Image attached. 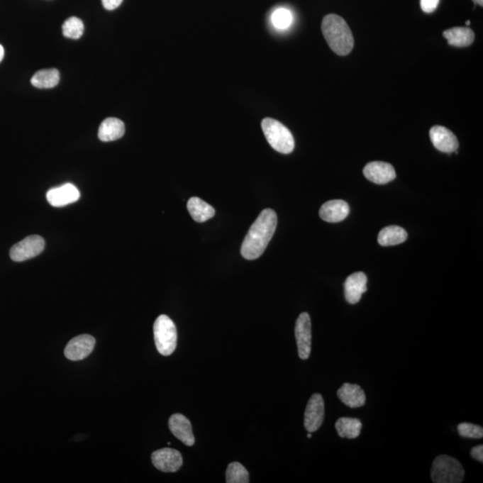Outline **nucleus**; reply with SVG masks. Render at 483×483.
Here are the masks:
<instances>
[{"label": "nucleus", "mask_w": 483, "mask_h": 483, "mask_svg": "<svg viewBox=\"0 0 483 483\" xmlns=\"http://www.w3.org/2000/svg\"><path fill=\"white\" fill-rule=\"evenodd\" d=\"M277 224V214L272 209H266L260 212L243 242L242 256L250 260L258 259L262 256L273 238Z\"/></svg>", "instance_id": "f257e3e1"}, {"label": "nucleus", "mask_w": 483, "mask_h": 483, "mask_svg": "<svg viewBox=\"0 0 483 483\" xmlns=\"http://www.w3.org/2000/svg\"><path fill=\"white\" fill-rule=\"evenodd\" d=\"M322 33L328 46L338 56H347L355 45L354 36L344 18L334 13L324 17L321 23Z\"/></svg>", "instance_id": "f03ea898"}, {"label": "nucleus", "mask_w": 483, "mask_h": 483, "mask_svg": "<svg viewBox=\"0 0 483 483\" xmlns=\"http://www.w3.org/2000/svg\"><path fill=\"white\" fill-rule=\"evenodd\" d=\"M262 128L270 145L277 152L289 154L294 149L292 133L277 120L267 118L262 120Z\"/></svg>", "instance_id": "7ed1b4c3"}, {"label": "nucleus", "mask_w": 483, "mask_h": 483, "mask_svg": "<svg viewBox=\"0 0 483 483\" xmlns=\"http://www.w3.org/2000/svg\"><path fill=\"white\" fill-rule=\"evenodd\" d=\"M465 469L457 459L450 455H438L431 467V479L435 483H460L464 481Z\"/></svg>", "instance_id": "20e7f679"}, {"label": "nucleus", "mask_w": 483, "mask_h": 483, "mask_svg": "<svg viewBox=\"0 0 483 483\" xmlns=\"http://www.w3.org/2000/svg\"><path fill=\"white\" fill-rule=\"evenodd\" d=\"M154 340L160 355L169 356L176 350L177 331L176 325L167 315H160L153 325Z\"/></svg>", "instance_id": "39448f33"}, {"label": "nucleus", "mask_w": 483, "mask_h": 483, "mask_svg": "<svg viewBox=\"0 0 483 483\" xmlns=\"http://www.w3.org/2000/svg\"><path fill=\"white\" fill-rule=\"evenodd\" d=\"M45 241L42 236L33 235L17 243L10 250V258L13 262H23L34 258L43 252Z\"/></svg>", "instance_id": "423d86ee"}, {"label": "nucleus", "mask_w": 483, "mask_h": 483, "mask_svg": "<svg viewBox=\"0 0 483 483\" xmlns=\"http://www.w3.org/2000/svg\"><path fill=\"white\" fill-rule=\"evenodd\" d=\"M294 334L298 348V355L301 360L309 358L311 351V322L310 315L303 313L298 317Z\"/></svg>", "instance_id": "0eeeda50"}, {"label": "nucleus", "mask_w": 483, "mask_h": 483, "mask_svg": "<svg viewBox=\"0 0 483 483\" xmlns=\"http://www.w3.org/2000/svg\"><path fill=\"white\" fill-rule=\"evenodd\" d=\"M325 405L321 394H313L307 404L304 413V427L308 433H315L323 423Z\"/></svg>", "instance_id": "6e6552de"}, {"label": "nucleus", "mask_w": 483, "mask_h": 483, "mask_svg": "<svg viewBox=\"0 0 483 483\" xmlns=\"http://www.w3.org/2000/svg\"><path fill=\"white\" fill-rule=\"evenodd\" d=\"M152 462L157 470L164 472H176L183 465V457L179 451L172 448H162L154 451Z\"/></svg>", "instance_id": "1a4fd4ad"}, {"label": "nucleus", "mask_w": 483, "mask_h": 483, "mask_svg": "<svg viewBox=\"0 0 483 483\" xmlns=\"http://www.w3.org/2000/svg\"><path fill=\"white\" fill-rule=\"evenodd\" d=\"M95 344V338L91 335H77L68 342L65 348V355L71 361H81L91 354Z\"/></svg>", "instance_id": "9d476101"}, {"label": "nucleus", "mask_w": 483, "mask_h": 483, "mask_svg": "<svg viewBox=\"0 0 483 483\" xmlns=\"http://www.w3.org/2000/svg\"><path fill=\"white\" fill-rule=\"evenodd\" d=\"M364 174L371 182L385 184L395 179L396 174L392 164L382 161H372L365 167Z\"/></svg>", "instance_id": "9b49d317"}, {"label": "nucleus", "mask_w": 483, "mask_h": 483, "mask_svg": "<svg viewBox=\"0 0 483 483\" xmlns=\"http://www.w3.org/2000/svg\"><path fill=\"white\" fill-rule=\"evenodd\" d=\"M46 197L51 206L64 207L77 201L80 198V191L74 184H65L48 191Z\"/></svg>", "instance_id": "f8f14e48"}, {"label": "nucleus", "mask_w": 483, "mask_h": 483, "mask_svg": "<svg viewBox=\"0 0 483 483\" xmlns=\"http://www.w3.org/2000/svg\"><path fill=\"white\" fill-rule=\"evenodd\" d=\"M431 143L440 152L452 153L457 152L459 143L457 136L444 126H435L430 131Z\"/></svg>", "instance_id": "ddd939ff"}, {"label": "nucleus", "mask_w": 483, "mask_h": 483, "mask_svg": "<svg viewBox=\"0 0 483 483\" xmlns=\"http://www.w3.org/2000/svg\"><path fill=\"white\" fill-rule=\"evenodd\" d=\"M169 426L171 433L188 447L194 446L195 438L190 421L183 414L174 413L170 417Z\"/></svg>", "instance_id": "4468645a"}, {"label": "nucleus", "mask_w": 483, "mask_h": 483, "mask_svg": "<svg viewBox=\"0 0 483 483\" xmlns=\"http://www.w3.org/2000/svg\"><path fill=\"white\" fill-rule=\"evenodd\" d=\"M367 277L364 272H355L345 282V297L349 304H355L361 300L362 294L367 291Z\"/></svg>", "instance_id": "2eb2a0df"}, {"label": "nucleus", "mask_w": 483, "mask_h": 483, "mask_svg": "<svg viewBox=\"0 0 483 483\" xmlns=\"http://www.w3.org/2000/svg\"><path fill=\"white\" fill-rule=\"evenodd\" d=\"M350 211L347 201L342 200H333L327 201L322 205L320 210V217L322 221L337 223L344 221Z\"/></svg>", "instance_id": "dca6fc26"}, {"label": "nucleus", "mask_w": 483, "mask_h": 483, "mask_svg": "<svg viewBox=\"0 0 483 483\" xmlns=\"http://www.w3.org/2000/svg\"><path fill=\"white\" fill-rule=\"evenodd\" d=\"M338 396L344 405L351 409H358L365 405L366 396L364 390L359 385L345 383L338 390Z\"/></svg>", "instance_id": "f3484780"}, {"label": "nucleus", "mask_w": 483, "mask_h": 483, "mask_svg": "<svg viewBox=\"0 0 483 483\" xmlns=\"http://www.w3.org/2000/svg\"><path fill=\"white\" fill-rule=\"evenodd\" d=\"M125 124L116 118H106L99 128V138L102 142H112L125 135Z\"/></svg>", "instance_id": "a211bd4d"}, {"label": "nucleus", "mask_w": 483, "mask_h": 483, "mask_svg": "<svg viewBox=\"0 0 483 483\" xmlns=\"http://www.w3.org/2000/svg\"><path fill=\"white\" fill-rule=\"evenodd\" d=\"M443 36L450 45L460 48L470 46L475 38L474 30L467 27H455L445 30Z\"/></svg>", "instance_id": "6ab92c4d"}, {"label": "nucleus", "mask_w": 483, "mask_h": 483, "mask_svg": "<svg viewBox=\"0 0 483 483\" xmlns=\"http://www.w3.org/2000/svg\"><path fill=\"white\" fill-rule=\"evenodd\" d=\"M187 210L194 221L203 223L215 216V210L210 204L198 197H191L187 203Z\"/></svg>", "instance_id": "aec40b11"}, {"label": "nucleus", "mask_w": 483, "mask_h": 483, "mask_svg": "<svg viewBox=\"0 0 483 483\" xmlns=\"http://www.w3.org/2000/svg\"><path fill=\"white\" fill-rule=\"evenodd\" d=\"M405 229L397 226H389L382 229L378 236V242L382 246H392L402 244L407 239Z\"/></svg>", "instance_id": "412c9836"}, {"label": "nucleus", "mask_w": 483, "mask_h": 483, "mask_svg": "<svg viewBox=\"0 0 483 483\" xmlns=\"http://www.w3.org/2000/svg\"><path fill=\"white\" fill-rule=\"evenodd\" d=\"M335 427L339 437L355 438L361 433L362 424L356 418L342 417L337 421Z\"/></svg>", "instance_id": "4be33fe9"}, {"label": "nucleus", "mask_w": 483, "mask_h": 483, "mask_svg": "<svg viewBox=\"0 0 483 483\" xmlns=\"http://www.w3.org/2000/svg\"><path fill=\"white\" fill-rule=\"evenodd\" d=\"M60 72L55 68L52 70H43L38 71L33 75L30 83L34 87L40 89H50L57 87L60 83Z\"/></svg>", "instance_id": "5701e85b"}, {"label": "nucleus", "mask_w": 483, "mask_h": 483, "mask_svg": "<svg viewBox=\"0 0 483 483\" xmlns=\"http://www.w3.org/2000/svg\"><path fill=\"white\" fill-rule=\"evenodd\" d=\"M249 479V472L244 465L238 462H233L228 465L227 472H226V482L228 483H248Z\"/></svg>", "instance_id": "b1692460"}, {"label": "nucleus", "mask_w": 483, "mask_h": 483, "mask_svg": "<svg viewBox=\"0 0 483 483\" xmlns=\"http://www.w3.org/2000/svg\"><path fill=\"white\" fill-rule=\"evenodd\" d=\"M62 30L65 37L77 40L84 34V23L78 17H70L63 23Z\"/></svg>", "instance_id": "393cba45"}, {"label": "nucleus", "mask_w": 483, "mask_h": 483, "mask_svg": "<svg viewBox=\"0 0 483 483\" xmlns=\"http://www.w3.org/2000/svg\"><path fill=\"white\" fill-rule=\"evenodd\" d=\"M272 22L277 29L285 30L292 25V13L287 9H279L273 12Z\"/></svg>", "instance_id": "a878e982"}, {"label": "nucleus", "mask_w": 483, "mask_h": 483, "mask_svg": "<svg viewBox=\"0 0 483 483\" xmlns=\"http://www.w3.org/2000/svg\"><path fill=\"white\" fill-rule=\"evenodd\" d=\"M457 431L459 435L462 438H482L483 437L482 427L476 426V424L462 423L458 424Z\"/></svg>", "instance_id": "bb28decb"}, {"label": "nucleus", "mask_w": 483, "mask_h": 483, "mask_svg": "<svg viewBox=\"0 0 483 483\" xmlns=\"http://www.w3.org/2000/svg\"><path fill=\"white\" fill-rule=\"evenodd\" d=\"M440 0H421V9L423 12L430 13L437 9Z\"/></svg>", "instance_id": "cd10ccee"}, {"label": "nucleus", "mask_w": 483, "mask_h": 483, "mask_svg": "<svg viewBox=\"0 0 483 483\" xmlns=\"http://www.w3.org/2000/svg\"><path fill=\"white\" fill-rule=\"evenodd\" d=\"M472 457L475 459L476 461L479 462H483V446L479 445V446H476L472 448L471 450Z\"/></svg>", "instance_id": "c85d7f7f"}, {"label": "nucleus", "mask_w": 483, "mask_h": 483, "mask_svg": "<svg viewBox=\"0 0 483 483\" xmlns=\"http://www.w3.org/2000/svg\"><path fill=\"white\" fill-rule=\"evenodd\" d=\"M102 5L107 10H114L122 4L123 0H101Z\"/></svg>", "instance_id": "c756f323"}, {"label": "nucleus", "mask_w": 483, "mask_h": 483, "mask_svg": "<svg viewBox=\"0 0 483 483\" xmlns=\"http://www.w3.org/2000/svg\"><path fill=\"white\" fill-rule=\"evenodd\" d=\"M5 50L2 45H0V62H1L3 58H4Z\"/></svg>", "instance_id": "7c9ffc66"}, {"label": "nucleus", "mask_w": 483, "mask_h": 483, "mask_svg": "<svg viewBox=\"0 0 483 483\" xmlns=\"http://www.w3.org/2000/svg\"><path fill=\"white\" fill-rule=\"evenodd\" d=\"M472 1H474L475 4H477L481 6H483V0H472Z\"/></svg>", "instance_id": "2f4dec72"}, {"label": "nucleus", "mask_w": 483, "mask_h": 483, "mask_svg": "<svg viewBox=\"0 0 483 483\" xmlns=\"http://www.w3.org/2000/svg\"><path fill=\"white\" fill-rule=\"evenodd\" d=\"M308 438H311V433H309V434H308Z\"/></svg>", "instance_id": "473e14b6"}, {"label": "nucleus", "mask_w": 483, "mask_h": 483, "mask_svg": "<svg viewBox=\"0 0 483 483\" xmlns=\"http://www.w3.org/2000/svg\"><path fill=\"white\" fill-rule=\"evenodd\" d=\"M470 23H471L470 21H467V26H470Z\"/></svg>", "instance_id": "72a5a7b5"}]
</instances>
